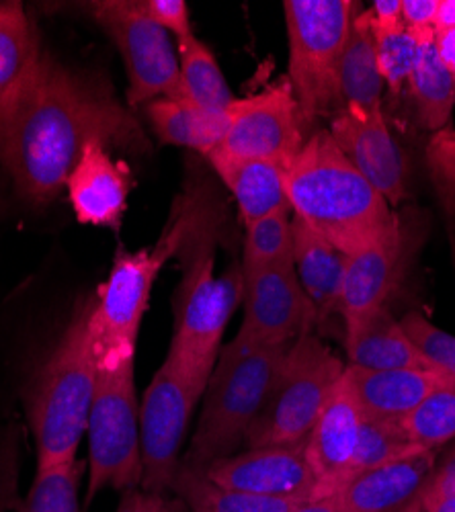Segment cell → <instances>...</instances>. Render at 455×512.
<instances>
[{
	"label": "cell",
	"mask_w": 455,
	"mask_h": 512,
	"mask_svg": "<svg viewBox=\"0 0 455 512\" xmlns=\"http://www.w3.org/2000/svg\"><path fill=\"white\" fill-rule=\"evenodd\" d=\"M427 164L441 181L455 185V132L453 127H445L435 132L427 144Z\"/></svg>",
	"instance_id": "8d00e7d4"
},
{
	"label": "cell",
	"mask_w": 455,
	"mask_h": 512,
	"mask_svg": "<svg viewBox=\"0 0 455 512\" xmlns=\"http://www.w3.org/2000/svg\"><path fill=\"white\" fill-rule=\"evenodd\" d=\"M402 265V234L398 224L351 254H345L341 320L345 326L388 306Z\"/></svg>",
	"instance_id": "d6986e66"
},
{
	"label": "cell",
	"mask_w": 455,
	"mask_h": 512,
	"mask_svg": "<svg viewBox=\"0 0 455 512\" xmlns=\"http://www.w3.org/2000/svg\"><path fill=\"white\" fill-rule=\"evenodd\" d=\"M345 367L347 363L316 332L294 340L244 449L306 441Z\"/></svg>",
	"instance_id": "ba28073f"
},
{
	"label": "cell",
	"mask_w": 455,
	"mask_h": 512,
	"mask_svg": "<svg viewBox=\"0 0 455 512\" xmlns=\"http://www.w3.org/2000/svg\"><path fill=\"white\" fill-rule=\"evenodd\" d=\"M351 0H285L287 84L308 125L345 109L341 66L351 33Z\"/></svg>",
	"instance_id": "52a82bcc"
},
{
	"label": "cell",
	"mask_w": 455,
	"mask_h": 512,
	"mask_svg": "<svg viewBox=\"0 0 455 512\" xmlns=\"http://www.w3.org/2000/svg\"><path fill=\"white\" fill-rule=\"evenodd\" d=\"M91 142L138 156L152 150L142 123L107 80L41 50L0 93V164L25 201L46 205Z\"/></svg>",
	"instance_id": "6da1fadb"
},
{
	"label": "cell",
	"mask_w": 455,
	"mask_h": 512,
	"mask_svg": "<svg viewBox=\"0 0 455 512\" xmlns=\"http://www.w3.org/2000/svg\"><path fill=\"white\" fill-rule=\"evenodd\" d=\"M371 13V11H369ZM376 35L378 48V64L384 82L394 97H398L406 87L417 62L419 54V33L410 31L402 21L390 25H378L371 19Z\"/></svg>",
	"instance_id": "d6a6232c"
},
{
	"label": "cell",
	"mask_w": 455,
	"mask_h": 512,
	"mask_svg": "<svg viewBox=\"0 0 455 512\" xmlns=\"http://www.w3.org/2000/svg\"><path fill=\"white\" fill-rule=\"evenodd\" d=\"M294 267L316 312V326L341 316L345 254L302 220H292Z\"/></svg>",
	"instance_id": "44dd1931"
},
{
	"label": "cell",
	"mask_w": 455,
	"mask_h": 512,
	"mask_svg": "<svg viewBox=\"0 0 455 512\" xmlns=\"http://www.w3.org/2000/svg\"><path fill=\"white\" fill-rule=\"evenodd\" d=\"M216 205L201 191L191 234L179 252L183 277L175 293V330L167 359L208 386L222 351L226 326L242 304V269L232 265L216 277Z\"/></svg>",
	"instance_id": "277c9868"
},
{
	"label": "cell",
	"mask_w": 455,
	"mask_h": 512,
	"mask_svg": "<svg viewBox=\"0 0 455 512\" xmlns=\"http://www.w3.org/2000/svg\"><path fill=\"white\" fill-rule=\"evenodd\" d=\"M39 52V37L23 3L0 0V93L15 84Z\"/></svg>",
	"instance_id": "f1b7e54d"
},
{
	"label": "cell",
	"mask_w": 455,
	"mask_h": 512,
	"mask_svg": "<svg viewBox=\"0 0 455 512\" xmlns=\"http://www.w3.org/2000/svg\"><path fill=\"white\" fill-rule=\"evenodd\" d=\"M201 474L226 490L271 498H316L306 441L244 449L212 463Z\"/></svg>",
	"instance_id": "5bb4252c"
},
{
	"label": "cell",
	"mask_w": 455,
	"mask_h": 512,
	"mask_svg": "<svg viewBox=\"0 0 455 512\" xmlns=\"http://www.w3.org/2000/svg\"><path fill=\"white\" fill-rule=\"evenodd\" d=\"M85 463L72 461L52 469H37L33 486L19 512H80L78 486Z\"/></svg>",
	"instance_id": "1f68e13d"
},
{
	"label": "cell",
	"mask_w": 455,
	"mask_h": 512,
	"mask_svg": "<svg viewBox=\"0 0 455 512\" xmlns=\"http://www.w3.org/2000/svg\"><path fill=\"white\" fill-rule=\"evenodd\" d=\"M328 132L349 162L371 187L382 193L390 207L404 201L408 164L404 150L390 132L384 111L365 115L343 109L330 119Z\"/></svg>",
	"instance_id": "9a60e30c"
},
{
	"label": "cell",
	"mask_w": 455,
	"mask_h": 512,
	"mask_svg": "<svg viewBox=\"0 0 455 512\" xmlns=\"http://www.w3.org/2000/svg\"><path fill=\"white\" fill-rule=\"evenodd\" d=\"M134 187L132 168L109 154V148L91 142L74 164L66 181L76 220L97 228H117Z\"/></svg>",
	"instance_id": "ac0fdd59"
},
{
	"label": "cell",
	"mask_w": 455,
	"mask_h": 512,
	"mask_svg": "<svg viewBox=\"0 0 455 512\" xmlns=\"http://www.w3.org/2000/svg\"><path fill=\"white\" fill-rule=\"evenodd\" d=\"M289 512H339L335 498L326 496V498H314V500H306L302 504H298L296 508H292Z\"/></svg>",
	"instance_id": "7bdbcfd3"
},
{
	"label": "cell",
	"mask_w": 455,
	"mask_h": 512,
	"mask_svg": "<svg viewBox=\"0 0 455 512\" xmlns=\"http://www.w3.org/2000/svg\"><path fill=\"white\" fill-rule=\"evenodd\" d=\"M177 56L183 99L205 111L226 113L236 97L230 91L214 52L193 33L179 39Z\"/></svg>",
	"instance_id": "4316f807"
},
{
	"label": "cell",
	"mask_w": 455,
	"mask_h": 512,
	"mask_svg": "<svg viewBox=\"0 0 455 512\" xmlns=\"http://www.w3.org/2000/svg\"><path fill=\"white\" fill-rule=\"evenodd\" d=\"M449 27H455V0H441L435 19V31H443Z\"/></svg>",
	"instance_id": "ee69618b"
},
{
	"label": "cell",
	"mask_w": 455,
	"mask_h": 512,
	"mask_svg": "<svg viewBox=\"0 0 455 512\" xmlns=\"http://www.w3.org/2000/svg\"><path fill=\"white\" fill-rule=\"evenodd\" d=\"M205 383L164 359L140 404L142 490L169 494L181 465V449Z\"/></svg>",
	"instance_id": "30bf717a"
},
{
	"label": "cell",
	"mask_w": 455,
	"mask_h": 512,
	"mask_svg": "<svg viewBox=\"0 0 455 512\" xmlns=\"http://www.w3.org/2000/svg\"><path fill=\"white\" fill-rule=\"evenodd\" d=\"M285 195L294 218L343 254L398 224L390 203L349 162L328 127L314 130L285 166Z\"/></svg>",
	"instance_id": "7a4b0ae2"
},
{
	"label": "cell",
	"mask_w": 455,
	"mask_h": 512,
	"mask_svg": "<svg viewBox=\"0 0 455 512\" xmlns=\"http://www.w3.org/2000/svg\"><path fill=\"white\" fill-rule=\"evenodd\" d=\"M425 498H455V447L435 463Z\"/></svg>",
	"instance_id": "ab89813d"
},
{
	"label": "cell",
	"mask_w": 455,
	"mask_h": 512,
	"mask_svg": "<svg viewBox=\"0 0 455 512\" xmlns=\"http://www.w3.org/2000/svg\"><path fill=\"white\" fill-rule=\"evenodd\" d=\"M341 93L345 109L353 113L367 115L384 111V78L378 64L376 35L371 27L369 9L353 17L341 66Z\"/></svg>",
	"instance_id": "d4e9b609"
},
{
	"label": "cell",
	"mask_w": 455,
	"mask_h": 512,
	"mask_svg": "<svg viewBox=\"0 0 455 512\" xmlns=\"http://www.w3.org/2000/svg\"><path fill=\"white\" fill-rule=\"evenodd\" d=\"M289 345H253L234 336L222 347L203 392L191 447L179 467L203 472L238 453L263 410Z\"/></svg>",
	"instance_id": "8992f818"
},
{
	"label": "cell",
	"mask_w": 455,
	"mask_h": 512,
	"mask_svg": "<svg viewBox=\"0 0 455 512\" xmlns=\"http://www.w3.org/2000/svg\"><path fill=\"white\" fill-rule=\"evenodd\" d=\"M371 19L378 25H390L402 21V0H376L371 5Z\"/></svg>",
	"instance_id": "60d3db41"
},
{
	"label": "cell",
	"mask_w": 455,
	"mask_h": 512,
	"mask_svg": "<svg viewBox=\"0 0 455 512\" xmlns=\"http://www.w3.org/2000/svg\"><path fill=\"white\" fill-rule=\"evenodd\" d=\"M187 506L169 494H154L142 488H132L121 494L115 512H185Z\"/></svg>",
	"instance_id": "74e56055"
},
{
	"label": "cell",
	"mask_w": 455,
	"mask_h": 512,
	"mask_svg": "<svg viewBox=\"0 0 455 512\" xmlns=\"http://www.w3.org/2000/svg\"><path fill=\"white\" fill-rule=\"evenodd\" d=\"M402 431L421 449H439L455 439V379H447L433 390L423 404L408 414Z\"/></svg>",
	"instance_id": "4dcf8cb0"
},
{
	"label": "cell",
	"mask_w": 455,
	"mask_h": 512,
	"mask_svg": "<svg viewBox=\"0 0 455 512\" xmlns=\"http://www.w3.org/2000/svg\"><path fill=\"white\" fill-rule=\"evenodd\" d=\"M292 207L273 211L271 216L244 226L242 271H257L273 265L294 263V234Z\"/></svg>",
	"instance_id": "f546056e"
},
{
	"label": "cell",
	"mask_w": 455,
	"mask_h": 512,
	"mask_svg": "<svg viewBox=\"0 0 455 512\" xmlns=\"http://www.w3.org/2000/svg\"><path fill=\"white\" fill-rule=\"evenodd\" d=\"M437 463L421 449L349 478L335 494L339 512H423L425 492Z\"/></svg>",
	"instance_id": "2e32d148"
},
{
	"label": "cell",
	"mask_w": 455,
	"mask_h": 512,
	"mask_svg": "<svg viewBox=\"0 0 455 512\" xmlns=\"http://www.w3.org/2000/svg\"><path fill=\"white\" fill-rule=\"evenodd\" d=\"M208 160L220 181L232 193L244 226L289 207L285 195V168L281 164L230 156L224 152H214Z\"/></svg>",
	"instance_id": "7402d4cb"
},
{
	"label": "cell",
	"mask_w": 455,
	"mask_h": 512,
	"mask_svg": "<svg viewBox=\"0 0 455 512\" xmlns=\"http://www.w3.org/2000/svg\"><path fill=\"white\" fill-rule=\"evenodd\" d=\"M435 50L441 62L455 74V27L435 31Z\"/></svg>",
	"instance_id": "b9f144b4"
},
{
	"label": "cell",
	"mask_w": 455,
	"mask_h": 512,
	"mask_svg": "<svg viewBox=\"0 0 455 512\" xmlns=\"http://www.w3.org/2000/svg\"><path fill=\"white\" fill-rule=\"evenodd\" d=\"M93 300H82L50 355L33 371L25 408L37 447V469L78 459L97 392L99 365L93 353L89 316Z\"/></svg>",
	"instance_id": "3957f363"
},
{
	"label": "cell",
	"mask_w": 455,
	"mask_h": 512,
	"mask_svg": "<svg viewBox=\"0 0 455 512\" xmlns=\"http://www.w3.org/2000/svg\"><path fill=\"white\" fill-rule=\"evenodd\" d=\"M154 136L167 146H181L212 156L226 140L230 117L205 111L185 99H156L144 107Z\"/></svg>",
	"instance_id": "cb8c5ba5"
},
{
	"label": "cell",
	"mask_w": 455,
	"mask_h": 512,
	"mask_svg": "<svg viewBox=\"0 0 455 512\" xmlns=\"http://www.w3.org/2000/svg\"><path fill=\"white\" fill-rule=\"evenodd\" d=\"M361 426L363 412L343 373L306 437L308 461L316 476V498L333 496L343 486L359 445Z\"/></svg>",
	"instance_id": "e0dca14e"
},
{
	"label": "cell",
	"mask_w": 455,
	"mask_h": 512,
	"mask_svg": "<svg viewBox=\"0 0 455 512\" xmlns=\"http://www.w3.org/2000/svg\"><path fill=\"white\" fill-rule=\"evenodd\" d=\"M87 7L126 66L130 109L183 99L179 56L167 31L140 15L134 0H99Z\"/></svg>",
	"instance_id": "8fae6325"
},
{
	"label": "cell",
	"mask_w": 455,
	"mask_h": 512,
	"mask_svg": "<svg viewBox=\"0 0 455 512\" xmlns=\"http://www.w3.org/2000/svg\"><path fill=\"white\" fill-rule=\"evenodd\" d=\"M345 353L347 365L359 369H431L388 306L345 326Z\"/></svg>",
	"instance_id": "603a6c76"
},
{
	"label": "cell",
	"mask_w": 455,
	"mask_h": 512,
	"mask_svg": "<svg viewBox=\"0 0 455 512\" xmlns=\"http://www.w3.org/2000/svg\"><path fill=\"white\" fill-rule=\"evenodd\" d=\"M345 379L365 418L402 422L449 377L427 367L359 369L347 365Z\"/></svg>",
	"instance_id": "ffe728a7"
},
{
	"label": "cell",
	"mask_w": 455,
	"mask_h": 512,
	"mask_svg": "<svg viewBox=\"0 0 455 512\" xmlns=\"http://www.w3.org/2000/svg\"><path fill=\"white\" fill-rule=\"evenodd\" d=\"M134 7L154 25L173 33L177 39L193 35L191 15L185 0H134Z\"/></svg>",
	"instance_id": "d590c367"
},
{
	"label": "cell",
	"mask_w": 455,
	"mask_h": 512,
	"mask_svg": "<svg viewBox=\"0 0 455 512\" xmlns=\"http://www.w3.org/2000/svg\"><path fill=\"white\" fill-rule=\"evenodd\" d=\"M201 201V189H191L175 201L167 228L158 242L136 252L119 250L107 279L97 287L89 334L99 369L117 367L136 359L142 318L148 310L152 287L191 234Z\"/></svg>",
	"instance_id": "5b68a950"
},
{
	"label": "cell",
	"mask_w": 455,
	"mask_h": 512,
	"mask_svg": "<svg viewBox=\"0 0 455 512\" xmlns=\"http://www.w3.org/2000/svg\"><path fill=\"white\" fill-rule=\"evenodd\" d=\"M400 324L431 369L455 379V336L437 328L419 312H408L400 318Z\"/></svg>",
	"instance_id": "e575fe53"
},
{
	"label": "cell",
	"mask_w": 455,
	"mask_h": 512,
	"mask_svg": "<svg viewBox=\"0 0 455 512\" xmlns=\"http://www.w3.org/2000/svg\"><path fill=\"white\" fill-rule=\"evenodd\" d=\"M230 125L220 150L230 156L281 164L294 160L308 140V123L287 80L236 99L228 109Z\"/></svg>",
	"instance_id": "7c38bea8"
},
{
	"label": "cell",
	"mask_w": 455,
	"mask_h": 512,
	"mask_svg": "<svg viewBox=\"0 0 455 512\" xmlns=\"http://www.w3.org/2000/svg\"><path fill=\"white\" fill-rule=\"evenodd\" d=\"M441 0H402V23L410 31L435 29Z\"/></svg>",
	"instance_id": "f35d334b"
},
{
	"label": "cell",
	"mask_w": 455,
	"mask_h": 512,
	"mask_svg": "<svg viewBox=\"0 0 455 512\" xmlns=\"http://www.w3.org/2000/svg\"><path fill=\"white\" fill-rule=\"evenodd\" d=\"M11 508H15L13 490L3 482V478H0V512H7Z\"/></svg>",
	"instance_id": "bcb514c9"
},
{
	"label": "cell",
	"mask_w": 455,
	"mask_h": 512,
	"mask_svg": "<svg viewBox=\"0 0 455 512\" xmlns=\"http://www.w3.org/2000/svg\"><path fill=\"white\" fill-rule=\"evenodd\" d=\"M136 359L99 369L89 437L87 504L103 490L142 488L140 402L136 394Z\"/></svg>",
	"instance_id": "9c48e42d"
},
{
	"label": "cell",
	"mask_w": 455,
	"mask_h": 512,
	"mask_svg": "<svg viewBox=\"0 0 455 512\" xmlns=\"http://www.w3.org/2000/svg\"><path fill=\"white\" fill-rule=\"evenodd\" d=\"M419 33V54L408 78V93L425 130L441 132L449 127L455 107V74L441 62L435 50V29Z\"/></svg>",
	"instance_id": "484cf974"
},
{
	"label": "cell",
	"mask_w": 455,
	"mask_h": 512,
	"mask_svg": "<svg viewBox=\"0 0 455 512\" xmlns=\"http://www.w3.org/2000/svg\"><path fill=\"white\" fill-rule=\"evenodd\" d=\"M415 451H421V447L410 443V439L402 431L400 422H388V420H376V418L363 416L359 445L345 482L361 472H367V469L386 465Z\"/></svg>",
	"instance_id": "836d02e7"
},
{
	"label": "cell",
	"mask_w": 455,
	"mask_h": 512,
	"mask_svg": "<svg viewBox=\"0 0 455 512\" xmlns=\"http://www.w3.org/2000/svg\"><path fill=\"white\" fill-rule=\"evenodd\" d=\"M423 512H455V498H425Z\"/></svg>",
	"instance_id": "f6af8a7d"
},
{
	"label": "cell",
	"mask_w": 455,
	"mask_h": 512,
	"mask_svg": "<svg viewBox=\"0 0 455 512\" xmlns=\"http://www.w3.org/2000/svg\"><path fill=\"white\" fill-rule=\"evenodd\" d=\"M244 320L238 338L253 345H289L314 332L316 312L294 263L242 271Z\"/></svg>",
	"instance_id": "4fadbf2b"
},
{
	"label": "cell",
	"mask_w": 455,
	"mask_h": 512,
	"mask_svg": "<svg viewBox=\"0 0 455 512\" xmlns=\"http://www.w3.org/2000/svg\"><path fill=\"white\" fill-rule=\"evenodd\" d=\"M173 490L189 512H289L306 502V498H271L226 490L187 467H179Z\"/></svg>",
	"instance_id": "83f0119b"
}]
</instances>
